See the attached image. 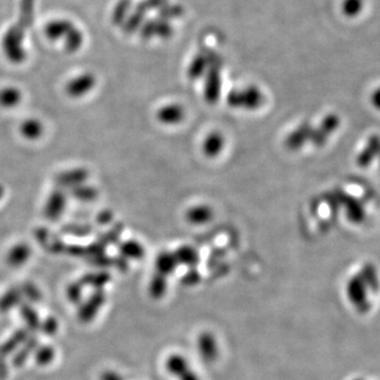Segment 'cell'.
<instances>
[{"instance_id": "6da1fadb", "label": "cell", "mask_w": 380, "mask_h": 380, "mask_svg": "<svg viewBox=\"0 0 380 380\" xmlns=\"http://www.w3.org/2000/svg\"><path fill=\"white\" fill-rule=\"evenodd\" d=\"M34 0H22L18 22L8 30L3 41L4 52L10 62L20 64L27 54L22 47L27 31L34 20Z\"/></svg>"}, {"instance_id": "7a4b0ae2", "label": "cell", "mask_w": 380, "mask_h": 380, "mask_svg": "<svg viewBox=\"0 0 380 380\" xmlns=\"http://www.w3.org/2000/svg\"><path fill=\"white\" fill-rule=\"evenodd\" d=\"M46 35L52 41L64 39L67 51L73 53L83 45L84 37L70 20H58L50 22L45 29Z\"/></svg>"}, {"instance_id": "3957f363", "label": "cell", "mask_w": 380, "mask_h": 380, "mask_svg": "<svg viewBox=\"0 0 380 380\" xmlns=\"http://www.w3.org/2000/svg\"><path fill=\"white\" fill-rule=\"evenodd\" d=\"M261 92L257 88H247L241 91H232L228 94V105L234 109H245L253 111L262 105Z\"/></svg>"}, {"instance_id": "277c9868", "label": "cell", "mask_w": 380, "mask_h": 380, "mask_svg": "<svg viewBox=\"0 0 380 380\" xmlns=\"http://www.w3.org/2000/svg\"><path fill=\"white\" fill-rule=\"evenodd\" d=\"M340 119L336 114H327L321 122L318 128H313L312 136L310 142H312L315 146L321 147L327 142L329 136L339 128Z\"/></svg>"}, {"instance_id": "5b68a950", "label": "cell", "mask_w": 380, "mask_h": 380, "mask_svg": "<svg viewBox=\"0 0 380 380\" xmlns=\"http://www.w3.org/2000/svg\"><path fill=\"white\" fill-rule=\"evenodd\" d=\"M67 197L64 190L55 189L48 198L45 207V216L50 221H56L62 217L66 209Z\"/></svg>"}, {"instance_id": "8992f818", "label": "cell", "mask_w": 380, "mask_h": 380, "mask_svg": "<svg viewBox=\"0 0 380 380\" xmlns=\"http://www.w3.org/2000/svg\"><path fill=\"white\" fill-rule=\"evenodd\" d=\"M89 176V172L84 168L68 170V171L60 172L54 178L56 186L58 188H74L79 185L85 184Z\"/></svg>"}, {"instance_id": "52a82bcc", "label": "cell", "mask_w": 380, "mask_h": 380, "mask_svg": "<svg viewBox=\"0 0 380 380\" xmlns=\"http://www.w3.org/2000/svg\"><path fill=\"white\" fill-rule=\"evenodd\" d=\"M380 155V136L373 134L365 143V148L357 155L356 162L362 168L369 167Z\"/></svg>"}, {"instance_id": "ba28073f", "label": "cell", "mask_w": 380, "mask_h": 380, "mask_svg": "<svg viewBox=\"0 0 380 380\" xmlns=\"http://www.w3.org/2000/svg\"><path fill=\"white\" fill-rule=\"evenodd\" d=\"M96 85V77L91 73H84L69 81L66 91L71 98H81Z\"/></svg>"}, {"instance_id": "9c48e42d", "label": "cell", "mask_w": 380, "mask_h": 380, "mask_svg": "<svg viewBox=\"0 0 380 380\" xmlns=\"http://www.w3.org/2000/svg\"><path fill=\"white\" fill-rule=\"evenodd\" d=\"M157 119L164 125H176L185 119V110L181 105L170 104L157 110Z\"/></svg>"}, {"instance_id": "30bf717a", "label": "cell", "mask_w": 380, "mask_h": 380, "mask_svg": "<svg viewBox=\"0 0 380 380\" xmlns=\"http://www.w3.org/2000/svg\"><path fill=\"white\" fill-rule=\"evenodd\" d=\"M313 127L308 123L302 124L297 129L291 131L285 140V146L289 150H298L302 146L306 145V143L310 142V136H312Z\"/></svg>"}, {"instance_id": "8fae6325", "label": "cell", "mask_w": 380, "mask_h": 380, "mask_svg": "<svg viewBox=\"0 0 380 380\" xmlns=\"http://www.w3.org/2000/svg\"><path fill=\"white\" fill-rule=\"evenodd\" d=\"M35 238H37V242L45 247L48 251H52V253H63L65 251V244L63 242L62 239L58 237L54 236L52 232L46 228H39L35 230Z\"/></svg>"}, {"instance_id": "7c38bea8", "label": "cell", "mask_w": 380, "mask_h": 380, "mask_svg": "<svg viewBox=\"0 0 380 380\" xmlns=\"http://www.w3.org/2000/svg\"><path fill=\"white\" fill-rule=\"evenodd\" d=\"M338 199H340V202L346 207V216L350 222L357 224L365 221V211L361 207L360 202L346 194L340 195Z\"/></svg>"}, {"instance_id": "4fadbf2b", "label": "cell", "mask_w": 380, "mask_h": 380, "mask_svg": "<svg viewBox=\"0 0 380 380\" xmlns=\"http://www.w3.org/2000/svg\"><path fill=\"white\" fill-rule=\"evenodd\" d=\"M225 146V138L220 132H211L203 142V152L207 157H216L222 152Z\"/></svg>"}, {"instance_id": "5bb4252c", "label": "cell", "mask_w": 380, "mask_h": 380, "mask_svg": "<svg viewBox=\"0 0 380 380\" xmlns=\"http://www.w3.org/2000/svg\"><path fill=\"white\" fill-rule=\"evenodd\" d=\"M213 209L207 205H198V207L189 209L186 213L187 221L194 225H204L213 219Z\"/></svg>"}, {"instance_id": "9a60e30c", "label": "cell", "mask_w": 380, "mask_h": 380, "mask_svg": "<svg viewBox=\"0 0 380 380\" xmlns=\"http://www.w3.org/2000/svg\"><path fill=\"white\" fill-rule=\"evenodd\" d=\"M178 263L184 264L187 266H195L199 263V253L195 247L190 245H183L178 247L173 253Z\"/></svg>"}, {"instance_id": "2e32d148", "label": "cell", "mask_w": 380, "mask_h": 380, "mask_svg": "<svg viewBox=\"0 0 380 380\" xmlns=\"http://www.w3.org/2000/svg\"><path fill=\"white\" fill-rule=\"evenodd\" d=\"M31 255V249L28 244L20 243L12 247L11 251L8 254L7 261L10 266H20L29 259Z\"/></svg>"}, {"instance_id": "e0dca14e", "label": "cell", "mask_w": 380, "mask_h": 380, "mask_svg": "<svg viewBox=\"0 0 380 380\" xmlns=\"http://www.w3.org/2000/svg\"><path fill=\"white\" fill-rule=\"evenodd\" d=\"M176 264H178V262H176L173 254L167 253V251L159 254L157 260H155L157 272L162 276L171 274L176 270Z\"/></svg>"}, {"instance_id": "ac0fdd59", "label": "cell", "mask_w": 380, "mask_h": 380, "mask_svg": "<svg viewBox=\"0 0 380 380\" xmlns=\"http://www.w3.org/2000/svg\"><path fill=\"white\" fill-rule=\"evenodd\" d=\"M119 253L126 259H140L144 256V247L138 241L129 240L121 243Z\"/></svg>"}, {"instance_id": "d6986e66", "label": "cell", "mask_w": 380, "mask_h": 380, "mask_svg": "<svg viewBox=\"0 0 380 380\" xmlns=\"http://www.w3.org/2000/svg\"><path fill=\"white\" fill-rule=\"evenodd\" d=\"M20 100H22V93L16 88L8 87L0 90V106L11 108L20 104Z\"/></svg>"}, {"instance_id": "ffe728a7", "label": "cell", "mask_w": 380, "mask_h": 380, "mask_svg": "<svg viewBox=\"0 0 380 380\" xmlns=\"http://www.w3.org/2000/svg\"><path fill=\"white\" fill-rule=\"evenodd\" d=\"M71 195L73 198L77 200L83 201V202H91L98 198V189L88 185L81 184L79 186L71 189Z\"/></svg>"}, {"instance_id": "44dd1931", "label": "cell", "mask_w": 380, "mask_h": 380, "mask_svg": "<svg viewBox=\"0 0 380 380\" xmlns=\"http://www.w3.org/2000/svg\"><path fill=\"white\" fill-rule=\"evenodd\" d=\"M93 232V228L89 224H66L62 228V234L77 238H85Z\"/></svg>"}, {"instance_id": "7402d4cb", "label": "cell", "mask_w": 380, "mask_h": 380, "mask_svg": "<svg viewBox=\"0 0 380 380\" xmlns=\"http://www.w3.org/2000/svg\"><path fill=\"white\" fill-rule=\"evenodd\" d=\"M20 131L25 138H29V140H37L43 133L44 128L41 122L37 119H28L22 123Z\"/></svg>"}, {"instance_id": "603a6c76", "label": "cell", "mask_w": 380, "mask_h": 380, "mask_svg": "<svg viewBox=\"0 0 380 380\" xmlns=\"http://www.w3.org/2000/svg\"><path fill=\"white\" fill-rule=\"evenodd\" d=\"M123 228L122 224H117L111 230H109L108 232L98 237V241H100L105 247H108V245L117 244L119 241V238H121Z\"/></svg>"}, {"instance_id": "cb8c5ba5", "label": "cell", "mask_w": 380, "mask_h": 380, "mask_svg": "<svg viewBox=\"0 0 380 380\" xmlns=\"http://www.w3.org/2000/svg\"><path fill=\"white\" fill-rule=\"evenodd\" d=\"M22 291L20 289H12L1 298L0 300V308L3 310H7V308H11L14 306L15 302H18V300L22 297Z\"/></svg>"}, {"instance_id": "d4e9b609", "label": "cell", "mask_w": 380, "mask_h": 380, "mask_svg": "<svg viewBox=\"0 0 380 380\" xmlns=\"http://www.w3.org/2000/svg\"><path fill=\"white\" fill-rule=\"evenodd\" d=\"M109 276L107 273H98V274H89L83 278V284L93 285V287H102L105 283L108 282Z\"/></svg>"}, {"instance_id": "484cf974", "label": "cell", "mask_w": 380, "mask_h": 380, "mask_svg": "<svg viewBox=\"0 0 380 380\" xmlns=\"http://www.w3.org/2000/svg\"><path fill=\"white\" fill-rule=\"evenodd\" d=\"M166 284L165 280H164V277L162 275H157L155 278L151 281V289H152V293H162V291L165 289Z\"/></svg>"}, {"instance_id": "4316f807", "label": "cell", "mask_w": 380, "mask_h": 380, "mask_svg": "<svg viewBox=\"0 0 380 380\" xmlns=\"http://www.w3.org/2000/svg\"><path fill=\"white\" fill-rule=\"evenodd\" d=\"M22 291V294H26L27 297L30 298L31 300H39L41 298L39 289L34 285L30 284V283L25 284Z\"/></svg>"}, {"instance_id": "83f0119b", "label": "cell", "mask_w": 380, "mask_h": 380, "mask_svg": "<svg viewBox=\"0 0 380 380\" xmlns=\"http://www.w3.org/2000/svg\"><path fill=\"white\" fill-rule=\"evenodd\" d=\"M53 358V350L49 348H43L41 352L37 355V360L41 365H45V363L50 362Z\"/></svg>"}, {"instance_id": "f1b7e54d", "label": "cell", "mask_w": 380, "mask_h": 380, "mask_svg": "<svg viewBox=\"0 0 380 380\" xmlns=\"http://www.w3.org/2000/svg\"><path fill=\"white\" fill-rule=\"evenodd\" d=\"M113 220V213L111 211H100L96 218V221L100 225H108L112 222Z\"/></svg>"}, {"instance_id": "f546056e", "label": "cell", "mask_w": 380, "mask_h": 380, "mask_svg": "<svg viewBox=\"0 0 380 380\" xmlns=\"http://www.w3.org/2000/svg\"><path fill=\"white\" fill-rule=\"evenodd\" d=\"M81 295V287L79 283H74V284H71L70 287H68V296L72 301H79Z\"/></svg>"}, {"instance_id": "4dcf8cb0", "label": "cell", "mask_w": 380, "mask_h": 380, "mask_svg": "<svg viewBox=\"0 0 380 380\" xmlns=\"http://www.w3.org/2000/svg\"><path fill=\"white\" fill-rule=\"evenodd\" d=\"M4 195H5V189H4V187L0 185V200L3 199Z\"/></svg>"}, {"instance_id": "1f68e13d", "label": "cell", "mask_w": 380, "mask_h": 380, "mask_svg": "<svg viewBox=\"0 0 380 380\" xmlns=\"http://www.w3.org/2000/svg\"><path fill=\"white\" fill-rule=\"evenodd\" d=\"M378 159H379V161H377L378 162V165H379V168H380V155H379V157H378Z\"/></svg>"}]
</instances>
